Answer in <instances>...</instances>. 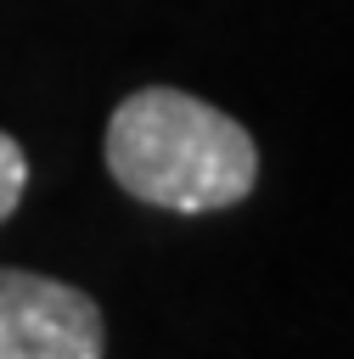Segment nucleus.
<instances>
[{"mask_svg": "<svg viewBox=\"0 0 354 359\" xmlns=\"http://www.w3.org/2000/svg\"><path fill=\"white\" fill-rule=\"evenodd\" d=\"M107 325L84 286L0 269V359H101Z\"/></svg>", "mask_w": 354, "mask_h": 359, "instance_id": "nucleus-2", "label": "nucleus"}, {"mask_svg": "<svg viewBox=\"0 0 354 359\" xmlns=\"http://www.w3.org/2000/svg\"><path fill=\"white\" fill-rule=\"evenodd\" d=\"M22 191H28V157H22L17 135H6V129H0V224L17 213Z\"/></svg>", "mask_w": 354, "mask_h": 359, "instance_id": "nucleus-3", "label": "nucleus"}, {"mask_svg": "<svg viewBox=\"0 0 354 359\" xmlns=\"http://www.w3.org/2000/svg\"><path fill=\"white\" fill-rule=\"evenodd\" d=\"M107 174L146 208L219 213L258 185V146L214 101L146 84L107 118Z\"/></svg>", "mask_w": 354, "mask_h": 359, "instance_id": "nucleus-1", "label": "nucleus"}]
</instances>
